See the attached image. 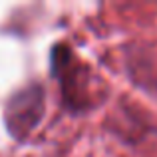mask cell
Wrapping results in <instances>:
<instances>
[{"label":"cell","instance_id":"1","mask_svg":"<svg viewBox=\"0 0 157 157\" xmlns=\"http://www.w3.org/2000/svg\"><path fill=\"white\" fill-rule=\"evenodd\" d=\"M50 74L58 84L60 104L66 113L80 117L105 104L107 90L104 82L70 44L56 42L50 48Z\"/></svg>","mask_w":157,"mask_h":157},{"label":"cell","instance_id":"2","mask_svg":"<svg viewBox=\"0 0 157 157\" xmlns=\"http://www.w3.org/2000/svg\"><path fill=\"white\" fill-rule=\"evenodd\" d=\"M46 115V88L30 82L16 90L4 104V125L14 141H26Z\"/></svg>","mask_w":157,"mask_h":157}]
</instances>
